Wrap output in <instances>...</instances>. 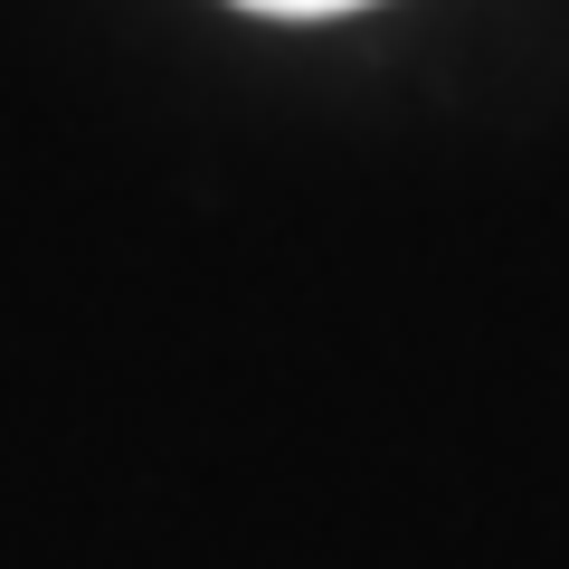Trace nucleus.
I'll return each instance as SVG.
<instances>
[{"label":"nucleus","instance_id":"nucleus-1","mask_svg":"<svg viewBox=\"0 0 569 569\" xmlns=\"http://www.w3.org/2000/svg\"><path fill=\"white\" fill-rule=\"evenodd\" d=\"M238 10H266V20H342V10H370V0H238Z\"/></svg>","mask_w":569,"mask_h":569}]
</instances>
